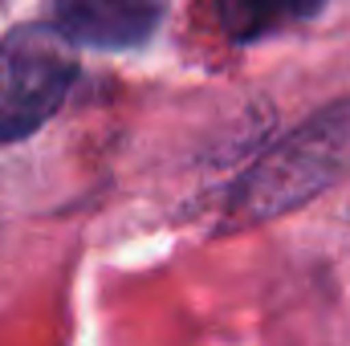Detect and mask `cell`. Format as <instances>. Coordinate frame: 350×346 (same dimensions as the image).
I'll use <instances>...</instances> for the list:
<instances>
[{
  "label": "cell",
  "mask_w": 350,
  "mask_h": 346,
  "mask_svg": "<svg viewBox=\"0 0 350 346\" xmlns=\"http://www.w3.org/2000/svg\"><path fill=\"white\" fill-rule=\"evenodd\" d=\"M350 168V106H338L297 135H289L277 151H269L245 183L232 196V208L249 220L277 216L310 196H318L326 183H334Z\"/></svg>",
  "instance_id": "1"
},
{
  "label": "cell",
  "mask_w": 350,
  "mask_h": 346,
  "mask_svg": "<svg viewBox=\"0 0 350 346\" xmlns=\"http://www.w3.org/2000/svg\"><path fill=\"white\" fill-rule=\"evenodd\" d=\"M78 78V62L57 29L25 25L0 41V143L33 135Z\"/></svg>",
  "instance_id": "2"
},
{
  "label": "cell",
  "mask_w": 350,
  "mask_h": 346,
  "mask_svg": "<svg viewBox=\"0 0 350 346\" xmlns=\"http://www.w3.org/2000/svg\"><path fill=\"white\" fill-rule=\"evenodd\" d=\"M62 37L94 49H135L159 25L155 0H53Z\"/></svg>",
  "instance_id": "3"
},
{
  "label": "cell",
  "mask_w": 350,
  "mask_h": 346,
  "mask_svg": "<svg viewBox=\"0 0 350 346\" xmlns=\"http://www.w3.org/2000/svg\"><path fill=\"white\" fill-rule=\"evenodd\" d=\"M322 8V0H216L220 29L232 41H257L289 21H306Z\"/></svg>",
  "instance_id": "4"
}]
</instances>
